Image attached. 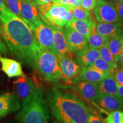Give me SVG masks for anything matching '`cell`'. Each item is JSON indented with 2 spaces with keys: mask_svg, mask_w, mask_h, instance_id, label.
Wrapping results in <instances>:
<instances>
[{
  "mask_svg": "<svg viewBox=\"0 0 123 123\" xmlns=\"http://www.w3.org/2000/svg\"><path fill=\"white\" fill-rule=\"evenodd\" d=\"M0 35L10 52L33 67L38 45L27 25L15 15L0 26Z\"/></svg>",
  "mask_w": 123,
  "mask_h": 123,
  "instance_id": "1",
  "label": "cell"
},
{
  "mask_svg": "<svg viewBox=\"0 0 123 123\" xmlns=\"http://www.w3.org/2000/svg\"><path fill=\"white\" fill-rule=\"evenodd\" d=\"M53 116L62 123H89L91 109L75 94L54 87L47 94Z\"/></svg>",
  "mask_w": 123,
  "mask_h": 123,
  "instance_id": "2",
  "label": "cell"
},
{
  "mask_svg": "<svg viewBox=\"0 0 123 123\" xmlns=\"http://www.w3.org/2000/svg\"><path fill=\"white\" fill-rule=\"evenodd\" d=\"M48 106L42 88L37 87L32 96L22 103L17 115L19 123H49Z\"/></svg>",
  "mask_w": 123,
  "mask_h": 123,
  "instance_id": "3",
  "label": "cell"
},
{
  "mask_svg": "<svg viewBox=\"0 0 123 123\" xmlns=\"http://www.w3.org/2000/svg\"><path fill=\"white\" fill-rule=\"evenodd\" d=\"M33 68L37 71L43 79L49 82L64 80L57 57L42 46L38 45Z\"/></svg>",
  "mask_w": 123,
  "mask_h": 123,
  "instance_id": "4",
  "label": "cell"
},
{
  "mask_svg": "<svg viewBox=\"0 0 123 123\" xmlns=\"http://www.w3.org/2000/svg\"><path fill=\"white\" fill-rule=\"evenodd\" d=\"M73 6L51 2L38 6L40 17L49 26L63 27L74 18Z\"/></svg>",
  "mask_w": 123,
  "mask_h": 123,
  "instance_id": "5",
  "label": "cell"
},
{
  "mask_svg": "<svg viewBox=\"0 0 123 123\" xmlns=\"http://www.w3.org/2000/svg\"><path fill=\"white\" fill-rule=\"evenodd\" d=\"M95 19L100 23L116 22L123 24V21L117 13L111 2L105 0H97L96 7L93 9Z\"/></svg>",
  "mask_w": 123,
  "mask_h": 123,
  "instance_id": "6",
  "label": "cell"
},
{
  "mask_svg": "<svg viewBox=\"0 0 123 123\" xmlns=\"http://www.w3.org/2000/svg\"><path fill=\"white\" fill-rule=\"evenodd\" d=\"M35 40L39 46L49 49L55 56H57L54 45L53 30L43 21L35 25L32 29Z\"/></svg>",
  "mask_w": 123,
  "mask_h": 123,
  "instance_id": "7",
  "label": "cell"
},
{
  "mask_svg": "<svg viewBox=\"0 0 123 123\" xmlns=\"http://www.w3.org/2000/svg\"><path fill=\"white\" fill-rule=\"evenodd\" d=\"M67 48L71 54L76 55L83 52L88 48L87 39L81 34L73 29L63 28Z\"/></svg>",
  "mask_w": 123,
  "mask_h": 123,
  "instance_id": "8",
  "label": "cell"
},
{
  "mask_svg": "<svg viewBox=\"0 0 123 123\" xmlns=\"http://www.w3.org/2000/svg\"><path fill=\"white\" fill-rule=\"evenodd\" d=\"M64 81L71 84L72 81L79 74L80 66L77 63L73 55L65 54L58 58Z\"/></svg>",
  "mask_w": 123,
  "mask_h": 123,
  "instance_id": "9",
  "label": "cell"
},
{
  "mask_svg": "<svg viewBox=\"0 0 123 123\" xmlns=\"http://www.w3.org/2000/svg\"><path fill=\"white\" fill-rule=\"evenodd\" d=\"M21 13L25 22L31 29L41 22L38 6L33 0H20Z\"/></svg>",
  "mask_w": 123,
  "mask_h": 123,
  "instance_id": "10",
  "label": "cell"
},
{
  "mask_svg": "<svg viewBox=\"0 0 123 123\" xmlns=\"http://www.w3.org/2000/svg\"><path fill=\"white\" fill-rule=\"evenodd\" d=\"M16 96L21 101V103L29 99L38 87L33 79L26 75L20 76L13 82Z\"/></svg>",
  "mask_w": 123,
  "mask_h": 123,
  "instance_id": "11",
  "label": "cell"
},
{
  "mask_svg": "<svg viewBox=\"0 0 123 123\" xmlns=\"http://www.w3.org/2000/svg\"><path fill=\"white\" fill-rule=\"evenodd\" d=\"M73 88L81 97L90 102H95L99 95L98 83L86 81H74Z\"/></svg>",
  "mask_w": 123,
  "mask_h": 123,
  "instance_id": "12",
  "label": "cell"
},
{
  "mask_svg": "<svg viewBox=\"0 0 123 123\" xmlns=\"http://www.w3.org/2000/svg\"><path fill=\"white\" fill-rule=\"evenodd\" d=\"M123 99L117 95L99 94L95 102L103 110L111 112L123 111Z\"/></svg>",
  "mask_w": 123,
  "mask_h": 123,
  "instance_id": "13",
  "label": "cell"
},
{
  "mask_svg": "<svg viewBox=\"0 0 123 123\" xmlns=\"http://www.w3.org/2000/svg\"><path fill=\"white\" fill-rule=\"evenodd\" d=\"M20 108L21 105L16 95L10 92L0 95V119Z\"/></svg>",
  "mask_w": 123,
  "mask_h": 123,
  "instance_id": "14",
  "label": "cell"
},
{
  "mask_svg": "<svg viewBox=\"0 0 123 123\" xmlns=\"http://www.w3.org/2000/svg\"><path fill=\"white\" fill-rule=\"evenodd\" d=\"M110 74H111V73L96 70L90 67H80V71L79 74L73 80L72 83L74 81H78L99 83L108 76Z\"/></svg>",
  "mask_w": 123,
  "mask_h": 123,
  "instance_id": "15",
  "label": "cell"
},
{
  "mask_svg": "<svg viewBox=\"0 0 123 123\" xmlns=\"http://www.w3.org/2000/svg\"><path fill=\"white\" fill-rule=\"evenodd\" d=\"M1 70L9 78L20 77L25 75L22 71L21 63L15 60L0 56Z\"/></svg>",
  "mask_w": 123,
  "mask_h": 123,
  "instance_id": "16",
  "label": "cell"
},
{
  "mask_svg": "<svg viewBox=\"0 0 123 123\" xmlns=\"http://www.w3.org/2000/svg\"><path fill=\"white\" fill-rule=\"evenodd\" d=\"M53 30L54 36V45L56 54H57V58L62 55L69 54L67 48V42L64 36L63 28L57 27L55 26H50Z\"/></svg>",
  "mask_w": 123,
  "mask_h": 123,
  "instance_id": "17",
  "label": "cell"
},
{
  "mask_svg": "<svg viewBox=\"0 0 123 123\" xmlns=\"http://www.w3.org/2000/svg\"><path fill=\"white\" fill-rule=\"evenodd\" d=\"M95 18L92 20H79L73 19L70 22L66 24L64 26V28L73 29L77 32L81 34L88 40L90 36L91 30L92 25L93 21Z\"/></svg>",
  "mask_w": 123,
  "mask_h": 123,
  "instance_id": "18",
  "label": "cell"
},
{
  "mask_svg": "<svg viewBox=\"0 0 123 123\" xmlns=\"http://www.w3.org/2000/svg\"><path fill=\"white\" fill-rule=\"evenodd\" d=\"M99 57V49L88 47L83 52L75 56V61L80 67H90Z\"/></svg>",
  "mask_w": 123,
  "mask_h": 123,
  "instance_id": "19",
  "label": "cell"
},
{
  "mask_svg": "<svg viewBox=\"0 0 123 123\" xmlns=\"http://www.w3.org/2000/svg\"><path fill=\"white\" fill-rule=\"evenodd\" d=\"M98 89L99 94L117 95V84L115 79L113 73L110 74L98 83Z\"/></svg>",
  "mask_w": 123,
  "mask_h": 123,
  "instance_id": "20",
  "label": "cell"
},
{
  "mask_svg": "<svg viewBox=\"0 0 123 123\" xmlns=\"http://www.w3.org/2000/svg\"><path fill=\"white\" fill-rule=\"evenodd\" d=\"M123 24L116 22L97 23L96 29L97 31L101 35L108 38L116 35L123 30Z\"/></svg>",
  "mask_w": 123,
  "mask_h": 123,
  "instance_id": "21",
  "label": "cell"
},
{
  "mask_svg": "<svg viewBox=\"0 0 123 123\" xmlns=\"http://www.w3.org/2000/svg\"><path fill=\"white\" fill-rule=\"evenodd\" d=\"M96 20L94 19L92 25L91 30L87 40L88 47L100 49L107 42V38L103 35H101L97 31L96 29Z\"/></svg>",
  "mask_w": 123,
  "mask_h": 123,
  "instance_id": "22",
  "label": "cell"
},
{
  "mask_svg": "<svg viewBox=\"0 0 123 123\" xmlns=\"http://www.w3.org/2000/svg\"><path fill=\"white\" fill-rule=\"evenodd\" d=\"M123 43V30L116 35L107 38L108 46L117 63L119 59Z\"/></svg>",
  "mask_w": 123,
  "mask_h": 123,
  "instance_id": "23",
  "label": "cell"
},
{
  "mask_svg": "<svg viewBox=\"0 0 123 123\" xmlns=\"http://www.w3.org/2000/svg\"><path fill=\"white\" fill-rule=\"evenodd\" d=\"M90 67L96 70L100 71H107L111 73H114L116 69L118 68L108 63L100 57L95 60L93 63L90 66Z\"/></svg>",
  "mask_w": 123,
  "mask_h": 123,
  "instance_id": "24",
  "label": "cell"
},
{
  "mask_svg": "<svg viewBox=\"0 0 123 123\" xmlns=\"http://www.w3.org/2000/svg\"><path fill=\"white\" fill-rule=\"evenodd\" d=\"M99 50L100 57L101 59H103L104 61H105L108 63L110 64L111 65L114 66V67H118L117 63L115 61L114 58L113 56V55L112 54L111 52V51L108 48L107 42L102 47L99 49Z\"/></svg>",
  "mask_w": 123,
  "mask_h": 123,
  "instance_id": "25",
  "label": "cell"
},
{
  "mask_svg": "<svg viewBox=\"0 0 123 123\" xmlns=\"http://www.w3.org/2000/svg\"><path fill=\"white\" fill-rule=\"evenodd\" d=\"M72 12L74 19L79 20H92L93 19L91 12L86 10L81 6H73Z\"/></svg>",
  "mask_w": 123,
  "mask_h": 123,
  "instance_id": "26",
  "label": "cell"
},
{
  "mask_svg": "<svg viewBox=\"0 0 123 123\" xmlns=\"http://www.w3.org/2000/svg\"><path fill=\"white\" fill-rule=\"evenodd\" d=\"M6 5L9 10L17 17L24 21L21 13V4L20 0H4Z\"/></svg>",
  "mask_w": 123,
  "mask_h": 123,
  "instance_id": "27",
  "label": "cell"
},
{
  "mask_svg": "<svg viewBox=\"0 0 123 123\" xmlns=\"http://www.w3.org/2000/svg\"><path fill=\"white\" fill-rule=\"evenodd\" d=\"M104 121L105 123H123V112L115 111L109 112Z\"/></svg>",
  "mask_w": 123,
  "mask_h": 123,
  "instance_id": "28",
  "label": "cell"
},
{
  "mask_svg": "<svg viewBox=\"0 0 123 123\" xmlns=\"http://www.w3.org/2000/svg\"><path fill=\"white\" fill-rule=\"evenodd\" d=\"M15 15L9 10L4 0H0V21L4 22Z\"/></svg>",
  "mask_w": 123,
  "mask_h": 123,
  "instance_id": "29",
  "label": "cell"
},
{
  "mask_svg": "<svg viewBox=\"0 0 123 123\" xmlns=\"http://www.w3.org/2000/svg\"><path fill=\"white\" fill-rule=\"evenodd\" d=\"M97 0H81V6L89 12L96 7Z\"/></svg>",
  "mask_w": 123,
  "mask_h": 123,
  "instance_id": "30",
  "label": "cell"
},
{
  "mask_svg": "<svg viewBox=\"0 0 123 123\" xmlns=\"http://www.w3.org/2000/svg\"><path fill=\"white\" fill-rule=\"evenodd\" d=\"M53 2L68 5L74 7L81 6V0H53Z\"/></svg>",
  "mask_w": 123,
  "mask_h": 123,
  "instance_id": "31",
  "label": "cell"
},
{
  "mask_svg": "<svg viewBox=\"0 0 123 123\" xmlns=\"http://www.w3.org/2000/svg\"><path fill=\"white\" fill-rule=\"evenodd\" d=\"M113 76L117 84L123 86V67H118L113 73Z\"/></svg>",
  "mask_w": 123,
  "mask_h": 123,
  "instance_id": "32",
  "label": "cell"
},
{
  "mask_svg": "<svg viewBox=\"0 0 123 123\" xmlns=\"http://www.w3.org/2000/svg\"><path fill=\"white\" fill-rule=\"evenodd\" d=\"M112 4L114 6L115 10L117 13L118 16L123 21V3L116 1H112Z\"/></svg>",
  "mask_w": 123,
  "mask_h": 123,
  "instance_id": "33",
  "label": "cell"
},
{
  "mask_svg": "<svg viewBox=\"0 0 123 123\" xmlns=\"http://www.w3.org/2000/svg\"><path fill=\"white\" fill-rule=\"evenodd\" d=\"M89 123H105V122L101 119L100 116L91 110L89 117Z\"/></svg>",
  "mask_w": 123,
  "mask_h": 123,
  "instance_id": "34",
  "label": "cell"
},
{
  "mask_svg": "<svg viewBox=\"0 0 123 123\" xmlns=\"http://www.w3.org/2000/svg\"><path fill=\"white\" fill-rule=\"evenodd\" d=\"M117 65H119V67H123V43L121 47L120 54L119 59L117 62Z\"/></svg>",
  "mask_w": 123,
  "mask_h": 123,
  "instance_id": "35",
  "label": "cell"
},
{
  "mask_svg": "<svg viewBox=\"0 0 123 123\" xmlns=\"http://www.w3.org/2000/svg\"><path fill=\"white\" fill-rule=\"evenodd\" d=\"M0 53L4 54H6L7 53L6 47L1 39H0Z\"/></svg>",
  "mask_w": 123,
  "mask_h": 123,
  "instance_id": "36",
  "label": "cell"
},
{
  "mask_svg": "<svg viewBox=\"0 0 123 123\" xmlns=\"http://www.w3.org/2000/svg\"><path fill=\"white\" fill-rule=\"evenodd\" d=\"M37 6L42 5L47 3L53 2V0H33Z\"/></svg>",
  "mask_w": 123,
  "mask_h": 123,
  "instance_id": "37",
  "label": "cell"
},
{
  "mask_svg": "<svg viewBox=\"0 0 123 123\" xmlns=\"http://www.w3.org/2000/svg\"><path fill=\"white\" fill-rule=\"evenodd\" d=\"M117 95L123 99V86L117 84Z\"/></svg>",
  "mask_w": 123,
  "mask_h": 123,
  "instance_id": "38",
  "label": "cell"
},
{
  "mask_svg": "<svg viewBox=\"0 0 123 123\" xmlns=\"http://www.w3.org/2000/svg\"><path fill=\"white\" fill-rule=\"evenodd\" d=\"M52 123H61L60 121H58V120H55V121H54Z\"/></svg>",
  "mask_w": 123,
  "mask_h": 123,
  "instance_id": "39",
  "label": "cell"
},
{
  "mask_svg": "<svg viewBox=\"0 0 123 123\" xmlns=\"http://www.w3.org/2000/svg\"><path fill=\"white\" fill-rule=\"evenodd\" d=\"M117 1H119V2H120L123 3V0H117Z\"/></svg>",
  "mask_w": 123,
  "mask_h": 123,
  "instance_id": "40",
  "label": "cell"
},
{
  "mask_svg": "<svg viewBox=\"0 0 123 123\" xmlns=\"http://www.w3.org/2000/svg\"><path fill=\"white\" fill-rule=\"evenodd\" d=\"M122 105H123V101H122Z\"/></svg>",
  "mask_w": 123,
  "mask_h": 123,
  "instance_id": "41",
  "label": "cell"
},
{
  "mask_svg": "<svg viewBox=\"0 0 123 123\" xmlns=\"http://www.w3.org/2000/svg\"><path fill=\"white\" fill-rule=\"evenodd\" d=\"M112 1H117V0H112Z\"/></svg>",
  "mask_w": 123,
  "mask_h": 123,
  "instance_id": "42",
  "label": "cell"
}]
</instances>
